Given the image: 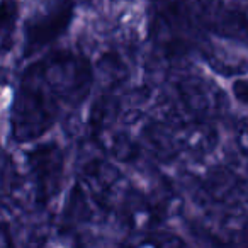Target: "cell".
<instances>
[{"mask_svg":"<svg viewBox=\"0 0 248 248\" xmlns=\"http://www.w3.org/2000/svg\"><path fill=\"white\" fill-rule=\"evenodd\" d=\"M56 99L46 93L36 80L26 77L12 106V136L17 141H32L53 126Z\"/></svg>","mask_w":248,"mask_h":248,"instance_id":"6da1fadb","label":"cell"},{"mask_svg":"<svg viewBox=\"0 0 248 248\" xmlns=\"http://www.w3.org/2000/svg\"><path fill=\"white\" fill-rule=\"evenodd\" d=\"M75 0H55L48 9L31 17L26 24L24 55L32 56L65 34L73 19Z\"/></svg>","mask_w":248,"mask_h":248,"instance_id":"7a4b0ae2","label":"cell"},{"mask_svg":"<svg viewBox=\"0 0 248 248\" xmlns=\"http://www.w3.org/2000/svg\"><path fill=\"white\" fill-rule=\"evenodd\" d=\"M29 173L32 177V186L36 196L41 202L49 201L56 196L62 184L63 173V153L55 143H45L36 146L28 153Z\"/></svg>","mask_w":248,"mask_h":248,"instance_id":"3957f363","label":"cell"},{"mask_svg":"<svg viewBox=\"0 0 248 248\" xmlns=\"http://www.w3.org/2000/svg\"><path fill=\"white\" fill-rule=\"evenodd\" d=\"M0 17H2V46H4V53H7L9 46H11V39L14 36L16 22L19 17L17 2L16 0H2Z\"/></svg>","mask_w":248,"mask_h":248,"instance_id":"277c9868","label":"cell"},{"mask_svg":"<svg viewBox=\"0 0 248 248\" xmlns=\"http://www.w3.org/2000/svg\"><path fill=\"white\" fill-rule=\"evenodd\" d=\"M233 95L241 104H248V80H234L233 83Z\"/></svg>","mask_w":248,"mask_h":248,"instance_id":"5b68a950","label":"cell"}]
</instances>
